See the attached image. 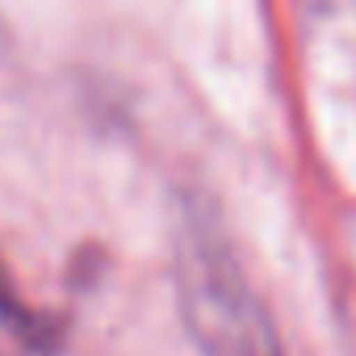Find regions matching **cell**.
I'll return each mask as SVG.
<instances>
[{"label":"cell","instance_id":"6da1fadb","mask_svg":"<svg viewBox=\"0 0 356 356\" xmlns=\"http://www.w3.org/2000/svg\"><path fill=\"white\" fill-rule=\"evenodd\" d=\"M181 306L206 356H281L260 298L206 239H193L181 260Z\"/></svg>","mask_w":356,"mask_h":356}]
</instances>
